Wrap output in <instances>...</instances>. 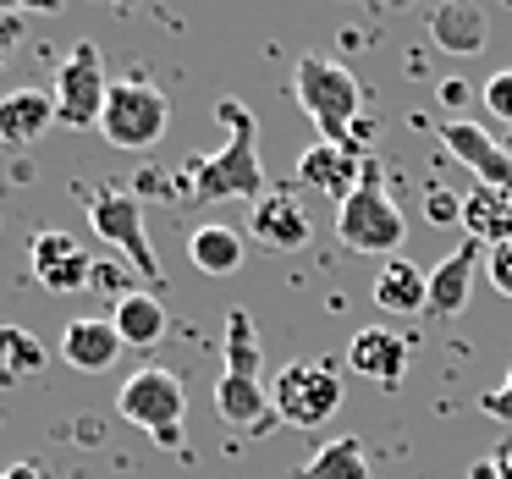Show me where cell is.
Here are the masks:
<instances>
[{"label":"cell","instance_id":"cell-1","mask_svg":"<svg viewBox=\"0 0 512 479\" xmlns=\"http://www.w3.org/2000/svg\"><path fill=\"white\" fill-rule=\"evenodd\" d=\"M215 122L226 127V144L215 155H193V199H265V160H259V122L243 100H221Z\"/></svg>","mask_w":512,"mask_h":479},{"label":"cell","instance_id":"cell-2","mask_svg":"<svg viewBox=\"0 0 512 479\" xmlns=\"http://www.w3.org/2000/svg\"><path fill=\"white\" fill-rule=\"evenodd\" d=\"M259 336H254V320L248 309H232L226 314V364H221V380H215V413H221L232 430H259L270 408V391L259 380Z\"/></svg>","mask_w":512,"mask_h":479},{"label":"cell","instance_id":"cell-3","mask_svg":"<svg viewBox=\"0 0 512 479\" xmlns=\"http://www.w3.org/2000/svg\"><path fill=\"white\" fill-rule=\"evenodd\" d=\"M336 237L353 254H391L397 259L402 237H408V215L397 210V199L386 193V166L364 160V177L358 188L336 204Z\"/></svg>","mask_w":512,"mask_h":479},{"label":"cell","instance_id":"cell-4","mask_svg":"<svg viewBox=\"0 0 512 479\" xmlns=\"http://www.w3.org/2000/svg\"><path fill=\"white\" fill-rule=\"evenodd\" d=\"M292 94H298V105L309 111V122L320 127V144L347 149V127H353L358 105H364V89H358L353 72H347L342 61L303 56L298 67H292Z\"/></svg>","mask_w":512,"mask_h":479},{"label":"cell","instance_id":"cell-5","mask_svg":"<svg viewBox=\"0 0 512 479\" xmlns=\"http://www.w3.org/2000/svg\"><path fill=\"white\" fill-rule=\"evenodd\" d=\"M116 413H122L127 424H138V430L155 435V446H182V413H188V386H182L177 369H138V375L122 380V391H116Z\"/></svg>","mask_w":512,"mask_h":479},{"label":"cell","instance_id":"cell-6","mask_svg":"<svg viewBox=\"0 0 512 479\" xmlns=\"http://www.w3.org/2000/svg\"><path fill=\"white\" fill-rule=\"evenodd\" d=\"M171 127V100L166 89H155L149 78H127V83H111V100H105V116H100V133L105 144L116 149H155Z\"/></svg>","mask_w":512,"mask_h":479},{"label":"cell","instance_id":"cell-7","mask_svg":"<svg viewBox=\"0 0 512 479\" xmlns=\"http://www.w3.org/2000/svg\"><path fill=\"white\" fill-rule=\"evenodd\" d=\"M270 408H276V419L298 424V430H320L342 408V375H336V364H320V358L287 364L276 375V386H270Z\"/></svg>","mask_w":512,"mask_h":479},{"label":"cell","instance_id":"cell-8","mask_svg":"<svg viewBox=\"0 0 512 479\" xmlns=\"http://www.w3.org/2000/svg\"><path fill=\"white\" fill-rule=\"evenodd\" d=\"M50 100H56V122L61 127H100L105 100H111V78H105L100 45H89V39H83V45H72L67 67L56 72Z\"/></svg>","mask_w":512,"mask_h":479},{"label":"cell","instance_id":"cell-9","mask_svg":"<svg viewBox=\"0 0 512 479\" xmlns=\"http://www.w3.org/2000/svg\"><path fill=\"white\" fill-rule=\"evenodd\" d=\"M83 204H89L94 232H100L111 248H122V254L133 259L138 276H149V281L166 276V270H160V259H155V248H149V232H144V204H138V193H122V188H94V193H83Z\"/></svg>","mask_w":512,"mask_h":479},{"label":"cell","instance_id":"cell-10","mask_svg":"<svg viewBox=\"0 0 512 479\" xmlns=\"http://www.w3.org/2000/svg\"><path fill=\"white\" fill-rule=\"evenodd\" d=\"M28 265H34V281L50 292H78L94 281V259L83 254V243L72 232H39L28 243Z\"/></svg>","mask_w":512,"mask_h":479},{"label":"cell","instance_id":"cell-11","mask_svg":"<svg viewBox=\"0 0 512 479\" xmlns=\"http://www.w3.org/2000/svg\"><path fill=\"white\" fill-rule=\"evenodd\" d=\"M441 144L452 149V155L463 160V166L474 171L479 182H485V188H512V155H507V149H501L479 122H468V116H452V122L441 127Z\"/></svg>","mask_w":512,"mask_h":479},{"label":"cell","instance_id":"cell-12","mask_svg":"<svg viewBox=\"0 0 512 479\" xmlns=\"http://www.w3.org/2000/svg\"><path fill=\"white\" fill-rule=\"evenodd\" d=\"M408 353L413 347L402 342L397 331L369 325V331H358L353 342H347V369L364 375V380H375V386H402V375H408Z\"/></svg>","mask_w":512,"mask_h":479},{"label":"cell","instance_id":"cell-13","mask_svg":"<svg viewBox=\"0 0 512 479\" xmlns=\"http://www.w3.org/2000/svg\"><path fill=\"white\" fill-rule=\"evenodd\" d=\"M358 177H364V160L342 144H309L298 155V182L314 193H325V199H336V204L358 188Z\"/></svg>","mask_w":512,"mask_h":479},{"label":"cell","instance_id":"cell-14","mask_svg":"<svg viewBox=\"0 0 512 479\" xmlns=\"http://www.w3.org/2000/svg\"><path fill=\"white\" fill-rule=\"evenodd\" d=\"M479 248L485 243H474L468 237L457 254H446L441 265L430 270V320H457V314L468 309V292H474V259H479Z\"/></svg>","mask_w":512,"mask_h":479},{"label":"cell","instance_id":"cell-15","mask_svg":"<svg viewBox=\"0 0 512 479\" xmlns=\"http://www.w3.org/2000/svg\"><path fill=\"white\" fill-rule=\"evenodd\" d=\"M309 210H303L292 193H281V188H270L265 199L254 204V237L265 248H281V254H292V248H303L309 243Z\"/></svg>","mask_w":512,"mask_h":479},{"label":"cell","instance_id":"cell-16","mask_svg":"<svg viewBox=\"0 0 512 479\" xmlns=\"http://www.w3.org/2000/svg\"><path fill=\"white\" fill-rule=\"evenodd\" d=\"M61 358L72 369H83V375H100V369H111L122 358V336H116L111 320H72L61 331Z\"/></svg>","mask_w":512,"mask_h":479},{"label":"cell","instance_id":"cell-17","mask_svg":"<svg viewBox=\"0 0 512 479\" xmlns=\"http://www.w3.org/2000/svg\"><path fill=\"white\" fill-rule=\"evenodd\" d=\"M375 309L386 314H424L430 309V270L413 265V259H391V265H380L375 276Z\"/></svg>","mask_w":512,"mask_h":479},{"label":"cell","instance_id":"cell-18","mask_svg":"<svg viewBox=\"0 0 512 479\" xmlns=\"http://www.w3.org/2000/svg\"><path fill=\"white\" fill-rule=\"evenodd\" d=\"M430 39L446 56H479V50L490 45V17L479 12V6L452 0V6H441V12L430 17Z\"/></svg>","mask_w":512,"mask_h":479},{"label":"cell","instance_id":"cell-19","mask_svg":"<svg viewBox=\"0 0 512 479\" xmlns=\"http://www.w3.org/2000/svg\"><path fill=\"white\" fill-rule=\"evenodd\" d=\"M56 127V100L45 89H17L0 100V138L6 144H39Z\"/></svg>","mask_w":512,"mask_h":479},{"label":"cell","instance_id":"cell-20","mask_svg":"<svg viewBox=\"0 0 512 479\" xmlns=\"http://www.w3.org/2000/svg\"><path fill=\"white\" fill-rule=\"evenodd\" d=\"M463 232L485 248L512 243V188H485V182H479L463 199Z\"/></svg>","mask_w":512,"mask_h":479},{"label":"cell","instance_id":"cell-21","mask_svg":"<svg viewBox=\"0 0 512 479\" xmlns=\"http://www.w3.org/2000/svg\"><path fill=\"white\" fill-rule=\"evenodd\" d=\"M111 325H116V336H122V347H155L171 320H166V303H160L155 292H122V298L111 303Z\"/></svg>","mask_w":512,"mask_h":479},{"label":"cell","instance_id":"cell-22","mask_svg":"<svg viewBox=\"0 0 512 479\" xmlns=\"http://www.w3.org/2000/svg\"><path fill=\"white\" fill-rule=\"evenodd\" d=\"M188 254L204 276H237V270H243V237H237L232 226L210 221L188 237Z\"/></svg>","mask_w":512,"mask_h":479},{"label":"cell","instance_id":"cell-23","mask_svg":"<svg viewBox=\"0 0 512 479\" xmlns=\"http://www.w3.org/2000/svg\"><path fill=\"white\" fill-rule=\"evenodd\" d=\"M303 479H369L364 441H358V435H336V441H325L320 452L309 457Z\"/></svg>","mask_w":512,"mask_h":479},{"label":"cell","instance_id":"cell-24","mask_svg":"<svg viewBox=\"0 0 512 479\" xmlns=\"http://www.w3.org/2000/svg\"><path fill=\"white\" fill-rule=\"evenodd\" d=\"M34 369H45V347L17 325H0V380H23Z\"/></svg>","mask_w":512,"mask_h":479},{"label":"cell","instance_id":"cell-25","mask_svg":"<svg viewBox=\"0 0 512 479\" xmlns=\"http://www.w3.org/2000/svg\"><path fill=\"white\" fill-rule=\"evenodd\" d=\"M485 276H490V287H496L501 298H512V243L485 248Z\"/></svg>","mask_w":512,"mask_h":479},{"label":"cell","instance_id":"cell-26","mask_svg":"<svg viewBox=\"0 0 512 479\" xmlns=\"http://www.w3.org/2000/svg\"><path fill=\"white\" fill-rule=\"evenodd\" d=\"M424 215H430L435 226H463V199H452L446 188H430L424 193Z\"/></svg>","mask_w":512,"mask_h":479},{"label":"cell","instance_id":"cell-27","mask_svg":"<svg viewBox=\"0 0 512 479\" xmlns=\"http://www.w3.org/2000/svg\"><path fill=\"white\" fill-rule=\"evenodd\" d=\"M485 111L501 116V122H512V67L496 72V78L485 83Z\"/></svg>","mask_w":512,"mask_h":479},{"label":"cell","instance_id":"cell-28","mask_svg":"<svg viewBox=\"0 0 512 479\" xmlns=\"http://www.w3.org/2000/svg\"><path fill=\"white\" fill-rule=\"evenodd\" d=\"M479 408L490 413V419H501V424H512V369H507V380H501L496 391H485L479 397Z\"/></svg>","mask_w":512,"mask_h":479},{"label":"cell","instance_id":"cell-29","mask_svg":"<svg viewBox=\"0 0 512 479\" xmlns=\"http://www.w3.org/2000/svg\"><path fill=\"white\" fill-rule=\"evenodd\" d=\"M17 39H23V17H17V12H0V61L12 56Z\"/></svg>","mask_w":512,"mask_h":479},{"label":"cell","instance_id":"cell-30","mask_svg":"<svg viewBox=\"0 0 512 479\" xmlns=\"http://www.w3.org/2000/svg\"><path fill=\"white\" fill-rule=\"evenodd\" d=\"M0 479H45V468H34V463H17V468H6Z\"/></svg>","mask_w":512,"mask_h":479},{"label":"cell","instance_id":"cell-31","mask_svg":"<svg viewBox=\"0 0 512 479\" xmlns=\"http://www.w3.org/2000/svg\"><path fill=\"white\" fill-rule=\"evenodd\" d=\"M496 474H501V479H512V441L496 452Z\"/></svg>","mask_w":512,"mask_h":479},{"label":"cell","instance_id":"cell-32","mask_svg":"<svg viewBox=\"0 0 512 479\" xmlns=\"http://www.w3.org/2000/svg\"><path fill=\"white\" fill-rule=\"evenodd\" d=\"M468 479H501V474H496V463H474V468H468Z\"/></svg>","mask_w":512,"mask_h":479}]
</instances>
